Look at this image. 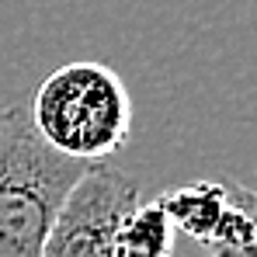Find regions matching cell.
<instances>
[{"mask_svg":"<svg viewBox=\"0 0 257 257\" xmlns=\"http://www.w3.org/2000/svg\"><path fill=\"white\" fill-rule=\"evenodd\" d=\"M28 115L52 150L97 164L125 146L132 132V97L111 66L80 59L59 66L35 87Z\"/></svg>","mask_w":257,"mask_h":257,"instance_id":"2","label":"cell"},{"mask_svg":"<svg viewBox=\"0 0 257 257\" xmlns=\"http://www.w3.org/2000/svg\"><path fill=\"white\" fill-rule=\"evenodd\" d=\"M87 167L45 143L28 104L0 108V257H39L63 198Z\"/></svg>","mask_w":257,"mask_h":257,"instance_id":"1","label":"cell"},{"mask_svg":"<svg viewBox=\"0 0 257 257\" xmlns=\"http://www.w3.org/2000/svg\"><path fill=\"white\" fill-rule=\"evenodd\" d=\"M202 247L205 257H257V191L226 184L222 222Z\"/></svg>","mask_w":257,"mask_h":257,"instance_id":"5","label":"cell"},{"mask_svg":"<svg viewBox=\"0 0 257 257\" xmlns=\"http://www.w3.org/2000/svg\"><path fill=\"white\" fill-rule=\"evenodd\" d=\"M164 205L167 219L174 222L177 233L205 243L219 229L222 212H226V184L219 181H191V184H181L167 191L164 198H157Z\"/></svg>","mask_w":257,"mask_h":257,"instance_id":"4","label":"cell"},{"mask_svg":"<svg viewBox=\"0 0 257 257\" xmlns=\"http://www.w3.org/2000/svg\"><path fill=\"white\" fill-rule=\"evenodd\" d=\"M139 205V184L97 160L70 188L42 240L39 257H115L118 226Z\"/></svg>","mask_w":257,"mask_h":257,"instance_id":"3","label":"cell"},{"mask_svg":"<svg viewBox=\"0 0 257 257\" xmlns=\"http://www.w3.org/2000/svg\"><path fill=\"white\" fill-rule=\"evenodd\" d=\"M174 222L167 219L160 202H139L122 219L115 236V257H171L174 250Z\"/></svg>","mask_w":257,"mask_h":257,"instance_id":"6","label":"cell"}]
</instances>
